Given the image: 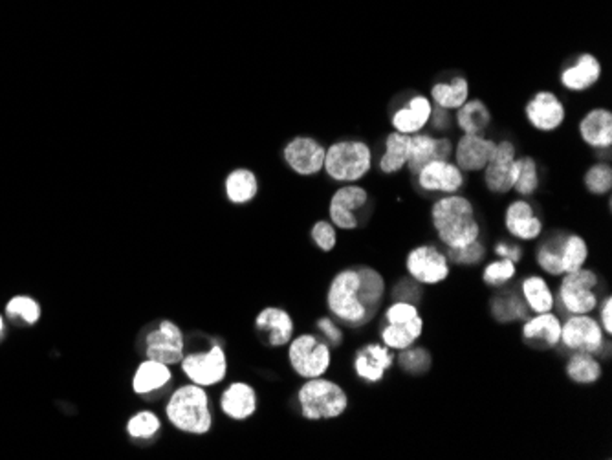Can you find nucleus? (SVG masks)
<instances>
[{
	"label": "nucleus",
	"instance_id": "1",
	"mask_svg": "<svg viewBox=\"0 0 612 460\" xmlns=\"http://www.w3.org/2000/svg\"><path fill=\"white\" fill-rule=\"evenodd\" d=\"M431 221L446 248H463L479 240L480 224L473 204L461 195H446L433 204Z\"/></svg>",
	"mask_w": 612,
	"mask_h": 460
},
{
	"label": "nucleus",
	"instance_id": "2",
	"mask_svg": "<svg viewBox=\"0 0 612 460\" xmlns=\"http://www.w3.org/2000/svg\"><path fill=\"white\" fill-rule=\"evenodd\" d=\"M167 416L178 429L193 435H204L211 427L209 396L204 387L193 383L180 387L167 404Z\"/></svg>",
	"mask_w": 612,
	"mask_h": 460
},
{
	"label": "nucleus",
	"instance_id": "3",
	"mask_svg": "<svg viewBox=\"0 0 612 460\" xmlns=\"http://www.w3.org/2000/svg\"><path fill=\"white\" fill-rule=\"evenodd\" d=\"M299 404L304 418L328 420L347 411L349 396L342 385L319 376L310 378L299 389Z\"/></svg>",
	"mask_w": 612,
	"mask_h": 460
},
{
	"label": "nucleus",
	"instance_id": "4",
	"mask_svg": "<svg viewBox=\"0 0 612 460\" xmlns=\"http://www.w3.org/2000/svg\"><path fill=\"white\" fill-rule=\"evenodd\" d=\"M359 275L356 268L342 270L330 283L328 288V309L347 327H361L373 318L366 312L365 304L359 299Z\"/></svg>",
	"mask_w": 612,
	"mask_h": 460
},
{
	"label": "nucleus",
	"instance_id": "5",
	"mask_svg": "<svg viewBox=\"0 0 612 460\" xmlns=\"http://www.w3.org/2000/svg\"><path fill=\"white\" fill-rule=\"evenodd\" d=\"M373 165V152L363 141H338L326 149L325 171L332 180L358 182Z\"/></svg>",
	"mask_w": 612,
	"mask_h": 460
},
{
	"label": "nucleus",
	"instance_id": "6",
	"mask_svg": "<svg viewBox=\"0 0 612 460\" xmlns=\"http://www.w3.org/2000/svg\"><path fill=\"white\" fill-rule=\"evenodd\" d=\"M385 323L382 328V343L391 351H404L415 345L423 332L418 306L407 301H394L385 311Z\"/></svg>",
	"mask_w": 612,
	"mask_h": 460
},
{
	"label": "nucleus",
	"instance_id": "7",
	"mask_svg": "<svg viewBox=\"0 0 612 460\" xmlns=\"http://www.w3.org/2000/svg\"><path fill=\"white\" fill-rule=\"evenodd\" d=\"M598 275L589 268H579L561 275L560 303L567 314H591L598 306Z\"/></svg>",
	"mask_w": 612,
	"mask_h": 460
},
{
	"label": "nucleus",
	"instance_id": "8",
	"mask_svg": "<svg viewBox=\"0 0 612 460\" xmlns=\"http://www.w3.org/2000/svg\"><path fill=\"white\" fill-rule=\"evenodd\" d=\"M288 358L292 369L306 380L323 376L330 367L328 345L310 334L297 335L295 340L290 342Z\"/></svg>",
	"mask_w": 612,
	"mask_h": 460
},
{
	"label": "nucleus",
	"instance_id": "9",
	"mask_svg": "<svg viewBox=\"0 0 612 460\" xmlns=\"http://www.w3.org/2000/svg\"><path fill=\"white\" fill-rule=\"evenodd\" d=\"M570 352L601 354L605 347V332L591 314H570L561 323V342Z\"/></svg>",
	"mask_w": 612,
	"mask_h": 460
},
{
	"label": "nucleus",
	"instance_id": "10",
	"mask_svg": "<svg viewBox=\"0 0 612 460\" xmlns=\"http://www.w3.org/2000/svg\"><path fill=\"white\" fill-rule=\"evenodd\" d=\"M406 268L409 278L418 285L435 286L449 278V261L447 257L431 244H422L409 252Z\"/></svg>",
	"mask_w": 612,
	"mask_h": 460
},
{
	"label": "nucleus",
	"instance_id": "11",
	"mask_svg": "<svg viewBox=\"0 0 612 460\" xmlns=\"http://www.w3.org/2000/svg\"><path fill=\"white\" fill-rule=\"evenodd\" d=\"M181 369L193 383L200 387L217 385L226 378V354L222 347L213 345L207 352L189 354L186 359H181Z\"/></svg>",
	"mask_w": 612,
	"mask_h": 460
},
{
	"label": "nucleus",
	"instance_id": "12",
	"mask_svg": "<svg viewBox=\"0 0 612 460\" xmlns=\"http://www.w3.org/2000/svg\"><path fill=\"white\" fill-rule=\"evenodd\" d=\"M515 160V147L511 141H501L495 145L492 158L484 167V182L489 191L495 195H506L513 190Z\"/></svg>",
	"mask_w": 612,
	"mask_h": 460
},
{
	"label": "nucleus",
	"instance_id": "13",
	"mask_svg": "<svg viewBox=\"0 0 612 460\" xmlns=\"http://www.w3.org/2000/svg\"><path fill=\"white\" fill-rule=\"evenodd\" d=\"M369 200V193L361 186H345L334 193L330 200V221L340 230H354L358 228V213L365 207Z\"/></svg>",
	"mask_w": 612,
	"mask_h": 460
},
{
	"label": "nucleus",
	"instance_id": "14",
	"mask_svg": "<svg viewBox=\"0 0 612 460\" xmlns=\"http://www.w3.org/2000/svg\"><path fill=\"white\" fill-rule=\"evenodd\" d=\"M326 149L314 138L297 136L285 147L286 164L302 176L316 174L325 165Z\"/></svg>",
	"mask_w": 612,
	"mask_h": 460
},
{
	"label": "nucleus",
	"instance_id": "15",
	"mask_svg": "<svg viewBox=\"0 0 612 460\" xmlns=\"http://www.w3.org/2000/svg\"><path fill=\"white\" fill-rule=\"evenodd\" d=\"M394 351L383 343L361 347L354 358V371L366 383H380L394 365Z\"/></svg>",
	"mask_w": 612,
	"mask_h": 460
},
{
	"label": "nucleus",
	"instance_id": "16",
	"mask_svg": "<svg viewBox=\"0 0 612 460\" xmlns=\"http://www.w3.org/2000/svg\"><path fill=\"white\" fill-rule=\"evenodd\" d=\"M418 183L423 191H437L453 195L463 188L464 174L458 169L456 164H451L449 160H435L431 164L423 165L418 174Z\"/></svg>",
	"mask_w": 612,
	"mask_h": 460
},
{
	"label": "nucleus",
	"instance_id": "17",
	"mask_svg": "<svg viewBox=\"0 0 612 460\" xmlns=\"http://www.w3.org/2000/svg\"><path fill=\"white\" fill-rule=\"evenodd\" d=\"M147 358L165 365H174L183 358V337L180 328L171 321H162L160 327L147 337Z\"/></svg>",
	"mask_w": 612,
	"mask_h": 460
},
{
	"label": "nucleus",
	"instance_id": "18",
	"mask_svg": "<svg viewBox=\"0 0 612 460\" xmlns=\"http://www.w3.org/2000/svg\"><path fill=\"white\" fill-rule=\"evenodd\" d=\"M453 143L447 138H433L430 134H411L409 138V171L416 176L418 171L435 160H449Z\"/></svg>",
	"mask_w": 612,
	"mask_h": 460
},
{
	"label": "nucleus",
	"instance_id": "19",
	"mask_svg": "<svg viewBox=\"0 0 612 460\" xmlns=\"http://www.w3.org/2000/svg\"><path fill=\"white\" fill-rule=\"evenodd\" d=\"M527 117L530 124L543 133H550V131H556L558 127H561V124L565 121V107L563 103L558 100L556 94L552 92H539L536 94V98L532 101H528L527 109Z\"/></svg>",
	"mask_w": 612,
	"mask_h": 460
},
{
	"label": "nucleus",
	"instance_id": "20",
	"mask_svg": "<svg viewBox=\"0 0 612 460\" xmlns=\"http://www.w3.org/2000/svg\"><path fill=\"white\" fill-rule=\"evenodd\" d=\"M495 141L482 134H464L456 143L455 160L461 171H482L495 150Z\"/></svg>",
	"mask_w": 612,
	"mask_h": 460
},
{
	"label": "nucleus",
	"instance_id": "21",
	"mask_svg": "<svg viewBox=\"0 0 612 460\" xmlns=\"http://www.w3.org/2000/svg\"><path fill=\"white\" fill-rule=\"evenodd\" d=\"M561 323L554 312L536 314L523 323V340L537 349H556L561 342Z\"/></svg>",
	"mask_w": 612,
	"mask_h": 460
},
{
	"label": "nucleus",
	"instance_id": "22",
	"mask_svg": "<svg viewBox=\"0 0 612 460\" xmlns=\"http://www.w3.org/2000/svg\"><path fill=\"white\" fill-rule=\"evenodd\" d=\"M504 224L508 233L519 240H536L543 233V222L527 200H515L508 206Z\"/></svg>",
	"mask_w": 612,
	"mask_h": 460
},
{
	"label": "nucleus",
	"instance_id": "23",
	"mask_svg": "<svg viewBox=\"0 0 612 460\" xmlns=\"http://www.w3.org/2000/svg\"><path fill=\"white\" fill-rule=\"evenodd\" d=\"M255 327L262 334V337L270 347L286 345L294 337V321L290 314L281 309H275V306L264 309L257 316Z\"/></svg>",
	"mask_w": 612,
	"mask_h": 460
},
{
	"label": "nucleus",
	"instance_id": "24",
	"mask_svg": "<svg viewBox=\"0 0 612 460\" xmlns=\"http://www.w3.org/2000/svg\"><path fill=\"white\" fill-rule=\"evenodd\" d=\"M433 105L423 96H415L404 109L392 116V127L396 133L416 134L430 124Z\"/></svg>",
	"mask_w": 612,
	"mask_h": 460
},
{
	"label": "nucleus",
	"instance_id": "25",
	"mask_svg": "<svg viewBox=\"0 0 612 460\" xmlns=\"http://www.w3.org/2000/svg\"><path fill=\"white\" fill-rule=\"evenodd\" d=\"M221 408L233 420H246L257 409V394L248 383H231L221 396Z\"/></svg>",
	"mask_w": 612,
	"mask_h": 460
},
{
	"label": "nucleus",
	"instance_id": "26",
	"mask_svg": "<svg viewBox=\"0 0 612 460\" xmlns=\"http://www.w3.org/2000/svg\"><path fill=\"white\" fill-rule=\"evenodd\" d=\"M579 134L584 141L596 149L612 145V114L607 109H594L581 119Z\"/></svg>",
	"mask_w": 612,
	"mask_h": 460
},
{
	"label": "nucleus",
	"instance_id": "27",
	"mask_svg": "<svg viewBox=\"0 0 612 460\" xmlns=\"http://www.w3.org/2000/svg\"><path fill=\"white\" fill-rule=\"evenodd\" d=\"M600 76H601L600 61L594 55L585 53L576 61V65L568 67L561 74V83L568 90L584 92V90L591 88L594 83H598Z\"/></svg>",
	"mask_w": 612,
	"mask_h": 460
},
{
	"label": "nucleus",
	"instance_id": "28",
	"mask_svg": "<svg viewBox=\"0 0 612 460\" xmlns=\"http://www.w3.org/2000/svg\"><path fill=\"white\" fill-rule=\"evenodd\" d=\"M359 275V299L365 304L366 312L371 318L380 311V304L385 295V281L382 273L371 266H359L356 268Z\"/></svg>",
	"mask_w": 612,
	"mask_h": 460
},
{
	"label": "nucleus",
	"instance_id": "29",
	"mask_svg": "<svg viewBox=\"0 0 612 460\" xmlns=\"http://www.w3.org/2000/svg\"><path fill=\"white\" fill-rule=\"evenodd\" d=\"M521 292H523V299L527 306L534 314L554 311V304H556L554 292L541 278V275H528V278H525L521 283Z\"/></svg>",
	"mask_w": 612,
	"mask_h": 460
},
{
	"label": "nucleus",
	"instance_id": "30",
	"mask_svg": "<svg viewBox=\"0 0 612 460\" xmlns=\"http://www.w3.org/2000/svg\"><path fill=\"white\" fill-rule=\"evenodd\" d=\"M567 376L577 385H592L601 380L603 369L594 354L589 352H572L567 361Z\"/></svg>",
	"mask_w": 612,
	"mask_h": 460
},
{
	"label": "nucleus",
	"instance_id": "31",
	"mask_svg": "<svg viewBox=\"0 0 612 460\" xmlns=\"http://www.w3.org/2000/svg\"><path fill=\"white\" fill-rule=\"evenodd\" d=\"M433 101L437 107H442L446 110H456L461 109L468 98H470V83L466 77H453L449 83H439L431 90Z\"/></svg>",
	"mask_w": 612,
	"mask_h": 460
},
{
	"label": "nucleus",
	"instance_id": "32",
	"mask_svg": "<svg viewBox=\"0 0 612 460\" xmlns=\"http://www.w3.org/2000/svg\"><path fill=\"white\" fill-rule=\"evenodd\" d=\"M409 138L411 134L391 133L385 140V155L380 160V169L387 174L402 171L409 162Z\"/></svg>",
	"mask_w": 612,
	"mask_h": 460
},
{
	"label": "nucleus",
	"instance_id": "33",
	"mask_svg": "<svg viewBox=\"0 0 612 460\" xmlns=\"http://www.w3.org/2000/svg\"><path fill=\"white\" fill-rule=\"evenodd\" d=\"M456 110V124L464 131V134H482L492 124V116H489L487 107L480 100H468Z\"/></svg>",
	"mask_w": 612,
	"mask_h": 460
},
{
	"label": "nucleus",
	"instance_id": "34",
	"mask_svg": "<svg viewBox=\"0 0 612 460\" xmlns=\"http://www.w3.org/2000/svg\"><path fill=\"white\" fill-rule=\"evenodd\" d=\"M257 191L259 183L250 169H237L226 178V195L233 204H248Z\"/></svg>",
	"mask_w": 612,
	"mask_h": 460
},
{
	"label": "nucleus",
	"instance_id": "35",
	"mask_svg": "<svg viewBox=\"0 0 612 460\" xmlns=\"http://www.w3.org/2000/svg\"><path fill=\"white\" fill-rule=\"evenodd\" d=\"M171 380V371L167 369L165 363L147 359L140 365L134 376V391L138 394H147L164 387Z\"/></svg>",
	"mask_w": 612,
	"mask_h": 460
},
{
	"label": "nucleus",
	"instance_id": "36",
	"mask_svg": "<svg viewBox=\"0 0 612 460\" xmlns=\"http://www.w3.org/2000/svg\"><path fill=\"white\" fill-rule=\"evenodd\" d=\"M492 314L499 323H511L527 319L528 306L517 292H503L492 299Z\"/></svg>",
	"mask_w": 612,
	"mask_h": 460
},
{
	"label": "nucleus",
	"instance_id": "37",
	"mask_svg": "<svg viewBox=\"0 0 612 460\" xmlns=\"http://www.w3.org/2000/svg\"><path fill=\"white\" fill-rule=\"evenodd\" d=\"M587 261H589L587 240L581 235H565L563 246H561L563 273H570V271L584 268Z\"/></svg>",
	"mask_w": 612,
	"mask_h": 460
},
{
	"label": "nucleus",
	"instance_id": "38",
	"mask_svg": "<svg viewBox=\"0 0 612 460\" xmlns=\"http://www.w3.org/2000/svg\"><path fill=\"white\" fill-rule=\"evenodd\" d=\"M565 237H550L546 242H543L537 254L536 261L543 271L548 275H554V278H561L563 268H561V246H563Z\"/></svg>",
	"mask_w": 612,
	"mask_h": 460
},
{
	"label": "nucleus",
	"instance_id": "39",
	"mask_svg": "<svg viewBox=\"0 0 612 460\" xmlns=\"http://www.w3.org/2000/svg\"><path fill=\"white\" fill-rule=\"evenodd\" d=\"M398 358L394 361H398V367L411 376H420L425 375L427 371L431 369V352L425 351L423 347H407L404 351H398Z\"/></svg>",
	"mask_w": 612,
	"mask_h": 460
},
{
	"label": "nucleus",
	"instance_id": "40",
	"mask_svg": "<svg viewBox=\"0 0 612 460\" xmlns=\"http://www.w3.org/2000/svg\"><path fill=\"white\" fill-rule=\"evenodd\" d=\"M539 186V174H537V164L534 158L525 157L515 160V180L513 190L521 197H530L536 193Z\"/></svg>",
	"mask_w": 612,
	"mask_h": 460
},
{
	"label": "nucleus",
	"instance_id": "41",
	"mask_svg": "<svg viewBox=\"0 0 612 460\" xmlns=\"http://www.w3.org/2000/svg\"><path fill=\"white\" fill-rule=\"evenodd\" d=\"M517 275V264L510 259H499L487 262V266L482 271V281L487 286L501 288L508 285L511 279H515Z\"/></svg>",
	"mask_w": 612,
	"mask_h": 460
},
{
	"label": "nucleus",
	"instance_id": "42",
	"mask_svg": "<svg viewBox=\"0 0 612 460\" xmlns=\"http://www.w3.org/2000/svg\"><path fill=\"white\" fill-rule=\"evenodd\" d=\"M447 261L458 266H475L486 257V248L480 240H475L463 248H446Z\"/></svg>",
	"mask_w": 612,
	"mask_h": 460
},
{
	"label": "nucleus",
	"instance_id": "43",
	"mask_svg": "<svg viewBox=\"0 0 612 460\" xmlns=\"http://www.w3.org/2000/svg\"><path fill=\"white\" fill-rule=\"evenodd\" d=\"M585 188L592 195H607L612 188V169L607 164L592 165L585 174Z\"/></svg>",
	"mask_w": 612,
	"mask_h": 460
},
{
	"label": "nucleus",
	"instance_id": "44",
	"mask_svg": "<svg viewBox=\"0 0 612 460\" xmlns=\"http://www.w3.org/2000/svg\"><path fill=\"white\" fill-rule=\"evenodd\" d=\"M6 312H8V316H10L12 319L19 318V319H22V321H26V323H29V325L36 323V321L39 319V316H41L39 304H37L34 299L24 297V295L13 297V299L8 303V306H6Z\"/></svg>",
	"mask_w": 612,
	"mask_h": 460
},
{
	"label": "nucleus",
	"instance_id": "45",
	"mask_svg": "<svg viewBox=\"0 0 612 460\" xmlns=\"http://www.w3.org/2000/svg\"><path fill=\"white\" fill-rule=\"evenodd\" d=\"M160 429V420L152 413H138L129 422V433L136 439H150Z\"/></svg>",
	"mask_w": 612,
	"mask_h": 460
},
{
	"label": "nucleus",
	"instance_id": "46",
	"mask_svg": "<svg viewBox=\"0 0 612 460\" xmlns=\"http://www.w3.org/2000/svg\"><path fill=\"white\" fill-rule=\"evenodd\" d=\"M312 238H314V242L318 244V248L323 250V252L334 250L335 240H338V237H335V228H334V224H330V222H326V221H319V222L314 224V228H312Z\"/></svg>",
	"mask_w": 612,
	"mask_h": 460
},
{
	"label": "nucleus",
	"instance_id": "47",
	"mask_svg": "<svg viewBox=\"0 0 612 460\" xmlns=\"http://www.w3.org/2000/svg\"><path fill=\"white\" fill-rule=\"evenodd\" d=\"M394 301H407V303H418L422 290L420 285L415 279H402V283H398V286L392 292Z\"/></svg>",
	"mask_w": 612,
	"mask_h": 460
},
{
	"label": "nucleus",
	"instance_id": "48",
	"mask_svg": "<svg viewBox=\"0 0 612 460\" xmlns=\"http://www.w3.org/2000/svg\"><path fill=\"white\" fill-rule=\"evenodd\" d=\"M318 327H319V330L323 332V335L326 337V340H328L332 345H335V347L342 345V342H343V332H342V328H340L338 325H335L332 319L323 318V319L318 321Z\"/></svg>",
	"mask_w": 612,
	"mask_h": 460
},
{
	"label": "nucleus",
	"instance_id": "49",
	"mask_svg": "<svg viewBox=\"0 0 612 460\" xmlns=\"http://www.w3.org/2000/svg\"><path fill=\"white\" fill-rule=\"evenodd\" d=\"M596 309H598V312H600V319H598V321H600V325H601L605 335H610V334H612V297L607 295V297L600 303V306H596Z\"/></svg>",
	"mask_w": 612,
	"mask_h": 460
},
{
	"label": "nucleus",
	"instance_id": "50",
	"mask_svg": "<svg viewBox=\"0 0 612 460\" xmlns=\"http://www.w3.org/2000/svg\"><path fill=\"white\" fill-rule=\"evenodd\" d=\"M495 254H497V257H501V259H510V261H513L515 264H517L519 261H521V257H523L521 246H517V244H506V242H499V244H497V246H495Z\"/></svg>",
	"mask_w": 612,
	"mask_h": 460
},
{
	"label": "nucleus",
	"instance_id": "51",
	"mask_svg": "<svg viewBox=\"0 0 612 460\" xmlns=\"http://www.w3.org/2000/svg\"><path fill=\"white\" fill-rule=\"evenodd\" d=\"M430 121H431L433 127H435L437 131H446V129L451 125V116H449V112H447L446 109L435 107V109L431 110Z\"/></svg>",
	"mask_w": 612,
	"mask_h": 460
},
{
	"label": "nucleus",
	"instance_id": "52",
	"mask_svg": "<svg viewBox=\"0 0 612 460\" xmlns=\"http://www.w3.org/2000/svg\"><path fill=\"white\" fill-rule=\"evenodd\" d=\"M3 332H4V321L3 318H0V337H3Z\"/></svg>",
	"mask_w": 612,
	"mask_h": 460
}]
</instances>
